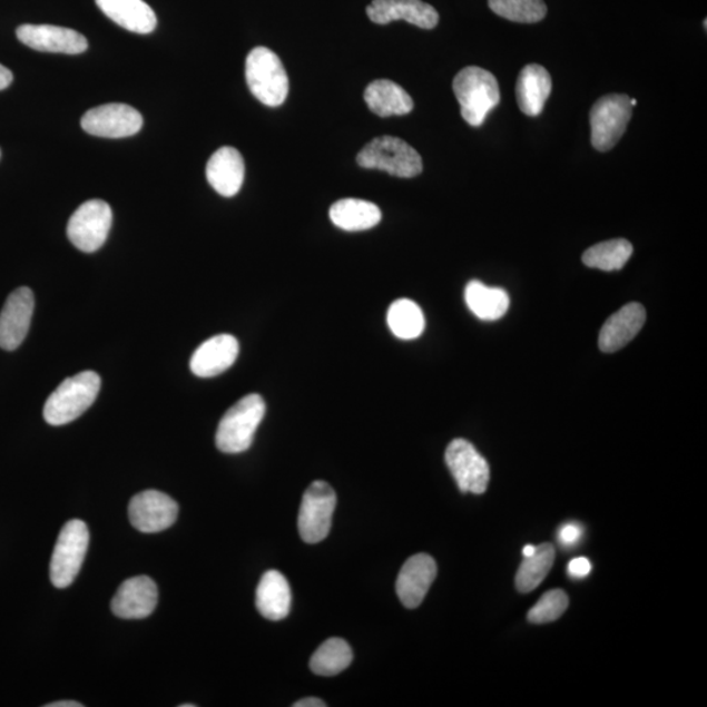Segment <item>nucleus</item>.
Returning <instances> with one entry per match:
<instances>
[{
	"label": "nucleus",
	"mask_w": 707,
	"mask_h": 707,
	"mask_svg": "<svg viewBox=\"0 0 707 707\" xmlns=\"http://www.w3.org/2000/svg\"><path fill=\"white\" fill-rule=\"evenodd\" d=\"M452 88L460 104L461 116L473 128H480L490 111L501 101L497 78L478 66L461 70L453 79Z\"/></svg>",
	"instance_id": "f257e3e1"
},
{
	"label": "nucleus",
	"mask_w": 707,
	"mask_h": 707,
	"mask_svg": "<svg viewBox=\"0 0 707 707\" xmlns=\"http://www.w3.org/2000/svg\"><path fill=\"white\" fill-rule=\"evenodd\" d=\"M17 36L28 48L43 53L77 56L88 49L86 37L70 28L24 24L18 28Z\"/></svg>",
	"instance_id": "ddd939ff"
},
{
	"label": "nucleus",
	"mask_w": 707,
	"mask_h": 707,
	"mask_svg": "<svg viewBox=\"0 0 707 707\" xmlns=\"http://www.w3.org/2000/svg\"><path fill=\"white\" fill-rule=\"evenodd\" d=\"M534 552H536V547L533 546H526L523 549L524 558L531 557Z\"/></svg>",
	"instance_id": "4c0bfd02"
},
{
	"label": "nucleus",
	"mask_w": 707,
	"mask_h": 707,
	"mask_svg": "<svg viewBox=\"0 0 707 707\" xmlns=\"http://www.w3.org/2000/svg\"><path fill=\"white\" fill-rule=\"evenodd\" d=\"M554 560L556 549L549 542L536 548V552L520 564L515 580L518 590L528 593L538 588L549 575Z\"/></svg>",
	"instance_id": "cd10ccee"
},
{
	"label": "nucleus",
	"mask_w": 707,
	"mask_h": 707,
	"mask_svg": "<svg viewBox=\"0 0 707 707\" xmlns=\"http://www.w3.org/2000/svg\"><path fill=\"white\" fill-rule=\"evenodd\" d=\"M35 296L31 288L20 287L7 300L0 314V347L13 352L26 340L31 327Z\"/></svg>",
	"instance_id": "4468645a"
},
{
	"label": "nucleus",
	"mask_w": 707,
	"mask_h": 707,
	"mask_svg": "<svg viewBox=\"0 0 707 707\" xmlns=\"http://www.w3.org/2000/svg\"><path fill=\"white\" fill-rule=\"evenodd\" d=\"M490 10L503 19L533 24L547 17L544 0H489Z\"/></svg>",
	"instance_id": "7c9ffc66"
},
{
	"label": "nucleus",
	"mask_w": 707,
	"mask_h": 707,
	"mask_svg": "<svg viewBox=\"0 0 707 707\" xmlns=\"http://www.w3.org/2000/svg\"><path fill=\"white\" fill-rule=\"evenodd\" d=\"M550 92H552V77L544 67L534 63L523 67L517 81V100L520 110L526 116L541 115Z\"/></svg>",
	"instance_id": "412c9836"
},
{
	"label": "nucleus",
	"mask_w": 707,
	"mask_h": 707,
	"mask_svg": "<svg viewBox=\"0 0 707 707\" xmlns=\"http://www.w3.org/2000/svg\"><path fill=\"white\" fill-rule=\"evenodd\" d=\"M366 11L370 20L379 26L405 20L422 29H434L439 22L438 11L422 0H372Z\"/></svg>",
	"instance_id": "dca6fc26"
},
{
	"label": "nucleus",
	"mask_w": 707,
	"mask_h": 707,
	"mask_svg": "<svg viewBox=\"0 0 707 707\" xmlns=\"http://www.w3.org/2000/svg\"><path fill=\"white\" fill-rule=\"evenodd\" d=\"M158 587L151 578L140 576L125 580L118 588L111 610L125 620H140L150 616L158 606Z\"/></svg>",
	"instance_id": "2eb2a0df"
},
{
	"label": "nucleus",
	"mask_w": 707,
	"mask_h": 707,
	"mask_svg": "<svg viewBox=\"0 0 707 707\" xmlns=\"http://www.w3.org/2000/svg\"><path fill=\"white\" fill-rule=\"evenodd\" d=\"M293 595L285 576L277 570L266 571L256 591V607L265 619H286L292 610Z\"/></svg>",
	"instance_id": "5701e85b"
},
{
	"label": "nucleus",
	"mask_w": 707,
	"mask_h": 707,
	"mask_svg": "<svg viewBox=\"0 0 707 707\" xmlns=\"http://www.w3.org/2000/svg\"><path fill=\"white\" fill-rule=\"evenodd\" d=\"M386 322L391 332L400 340L419 338L424 331V316L419 304L409 300L393 302Z\"/></svg>",
	"instance_id": "c85d7f7f"
},
{
	"label": "nucleus",
	"mask_w": 707,
	"mask_h": 707,
	"mask_svg": "<svg viewBox=\"0 0 707 707\" xmlns=\"http://www.w3.org/2000/svg\"><path fill=\"white\" fill-rule=\"evenodd\" d=\"M240 346L230 334H219L200 345L190 360V370L198 377L223 374L236 362Z\"/></svg>",
	"instance_id": "a211bd4d"
},
{
	"label": "nucleus",
	"mask_w": 707,
	"mask_h": 707,
	"mask_svg": "<svg viewBox=\"0 0 707 707\" xmlns=\"http://www.w3.org/2000/svg\"><path fill=\"white\" fill-rule=\"evenodd\" d=\"M180 707H196V705L195 704H184V705H180Z\"/></svg>",
	"instance_id": "58836bf2"
},
{
	"label": "nucleus",
	"mask_w": 707,
	"mask_h": 707,
	"mask_svg": "<svg viewBox=\"0 0 707 707\" xmlns=\"http://www.w3.org/2000/svg\"><path fill=\"white\" fill-rule=\"evenodd\" d=\"M364 101L379 117L405 116L414 108L413 99L403 87L389 79L372 81L364 91Z\"/></svg>",
	"instance_id": "b1692460"
},
{
	"label": "nucleus",
	"mask_w": 707,
	"mask_h": 707,
	"mask_svg": "<svg viewBox=\"0 0 707 707\" xmlns=\"http://www.w3.org/2000/svg\"><path fill=\"white\" fill-rule=\"evenodd\" d=\"M445 464L455 479L461 493L483 494L490 481L485 458L465 439H455L445 451Z\"/></svg>",
	"instance_id": "9d476101"
},
{
	"label": "nucleus",
	"mask_w": 707,
	"mask_h": 707,
	"mask_svg": "<svg viewBox=\"0 0 707 707\" xmlns=\"http://www.w3.org/2000/svg\"><path fill=\"white\" fill-rule=\"evenodd\" d=\"M114 213L106 200L91 199L78 207L67 225V236L73 247L81 252L94 253L106 244Z\"/></svg>",
	"instance_id": "1a4fd4ad"
},
{
	"label": "nucleus",
	"mask_w": 707,
	"mask_h": 707,
	"mask_svg": "<svg viewBox=\"0 0 707 707\" xmlns=\"http://www.w3.org/2000/svg\"><path fill=\"white\" fill-rule=\"evenodd\" d=\"M436 572L433 557L420 553L409 558L396 582V591L404 607L414 609L422 605L436 578Z\"/></svg>",
	"instance_id": "f3484780"
},
{
	"label": "nucleus",
	"mask_w": 707,
	"mask_h": 707,
	"mask_svg": "<svg viewBox=\"0 0 707 707\" xmlns=\"http://www.w3.org/2000/svg\"><path fill=\"white\" fill-rule=\"evenodd\" d=\"M632 255V245L625 239H615L593 245L583 255V264L602 272L621 271Z\"/></svg>",
	"instance_id": "c756f323"
},
{
	"label": "nucleus",
	"mask_w": 707,
	"mask_h": 707,
	"mask_svg": "<svg viewBox=\"0 0 707 707\" xmlns=\"http://www.w3.org/2000/svg\"><path fill=\"white\" fill-rule=\"evenodd\" d=\"M330 217L334 226L348 233H359L377 226L382 220V212L369 200L345 198L331 207Z\"/></svg>",
	"instance_id": "393cba45"
},
{
	"label": "nucleus",
	"mask_w": 707,
	"mask_h": 707,
	"mask_svg": "<svg viewBox=\"0 0 707 707\" xmlns=\"http://www.w3.org/2000/svg\"><path fill=\"white\" fill-rule=\"evenodd\" d=\"M352 647L341 638H330L312 655L310 667L318 676H336L352 665Z\"/></svg>",
	"instance_id": "bb28decb"
},
{
	"label": "nucleus",
	"mask_w": 707,
	"mask_h": 707,
	"mask_svg": "<svg viewBox=\"0 0 707 707\" xmlns=\"http://www.w3.org/2000/svg\"><path fill=\"white\" fill-rule=\"evenodd\" d=\"M13 81V73L3 65H0V91L9 88Z\"/></svg>",
	"instance_id": "f704fd0d"
},
{
	"label": "nucleus",
	"mask_w": 707,
	"mask_h": 707,
	"mask_svg": "<svg viewBox=\"0 0 707 707\" xmlns=\"http://www.w3.org/2000/svg\"><path fill=\"white\" fill-rule=\"evenodd\" d=\"M646 322L644 305L630 303L625 305L602 325L599 336L601 352L615 353L629 344L637 336Z\"/></svg>",
	"instance_id": "aec40b11"
},
{
	"label": "nucleus",
	"mask_w": 707,
	"mask_h": 707,
	"mask_svg": "<svg viewBox=\"0 0 707 707\" xmlns=\"http://www.w3.org/2000/svg\"><path fill=\"white\" fill-rule=\"evenodd\" d=\"M326 704L323 699L316 697L303 698L301 701L294 704V707H325Z\"/></svg>",
	"instance_id": "c9c22d12"
},
{
	"label": "nucleus",
	"mask_w": 707,
	"mask_h": 707,
	"mask_svg": "<svg viewBox=\"0 0 707 707\" xmlns=\"http://www.w3.org/2000/svg\"><path fill=\"white\" fill-rule=\"evenodd\" d=\"M336 504V491L325 481H315L305 490L297 518V528L304 542L317 544L326 539Z\"/></svg>",
	"instance_id": "6e6552de"
},
{
	"label": "nucleus",
	"mask_w": 707,
	"mask_h": 707,
	"mask_svg": "<svg viewBox=\"0 0 707 707\" xmlns=\"http://www.w3.org/2000/svg\"><path fill=\"white\" fill-rule=\"evenodd\" d=\"M144 126V117L126 104H106L88 110L81 118V128L91 136L120 139L136 136Z\"/></svg>",
	"instance_id": "9b49d317"
},
{
	"label": "nucleus",
	"mask_w": 707,
	"mask_h": 707,
	"mask_svg": "<svg viewBox=\"0 0 707 707\" xmlns=\"http://www.w3.org/2000/svg\"><path fill=\"white\" fill-rule=\"evenodd\" d=\"M178 505L167 494L158 490H146L132 498L129 519L136 530L158 533L168 530L176 522Z\"/></svg>",
	"instance_id": "f8f14e48"
},
{
	"label": "nucleus",
	"mask_w": 707,
	"mask_h": 707,
	"mask_svg": "<svg viewBox=\"0 0 707 707\" xmlns=\"http://www.w3.org/2000/svg\"><path fill=\"white\" fill-rule=\"evenodd\" d=\"M245 176L243 156L234 147H222L207 161L206 177L213 189L223 197H234L240 192Z\"/></svg>",
	"instance_id": "6ab92c4d"
},
{
	"label": "nucleus",
	"mask_w": 707,
	"mask_h": 707,
	"mask_svg": "<svg viewBox=\"0 0 707 707\" xmlns=\"http://www.w3.org/2000/svg\"><path fill=\"white\" fill-rule=\"evenodd\" d=\"M362 168L384 170L391 176L412 178L422 174L421 155L405 140L396 137H379L356 156Z\"/></svg>",
	"instance_id": "39448f33"
},
{
	"label": "nucleus",
	"mask_w": 707,
	"mask_h": 707,
	"mask_svg": "<svg viewBox=\"0 0 707 707\" xmlns=\"http://www.w3.org/2000/svg\"><path fill=\"white\" fill-rule=\"evenodd\" d=\"M101 379L94 371L67 377L50 394L43 406V419L51 426H63L79 419L99 396Z\"/></svg>",
	"instance_id": "f03ea898"
},
{
	"label": "nucleus",
	"mask_w": 707,
	"mask_h": 707,
	"mask_svg": "<svg viewBox=\"0 0 707 707\" xmlns=\"http://www.w3.org/2000/svg\"><path fill=\"white\" fill-rule=\"evenodd\" d=\"M265 413V401L259 394H247L237 401L219 422L215 436L219 451L242 453L249 450Z\"/></svg>",
	"instance_id": "7ed1b4c3"
},
{
	"label": "nucleus",
	"mask_w": 707,
	"mask_h": 707,
	"mask_svg": "<svg viewBox=\"0 0 707 707\" xmlns=\"http://www.w3.org/2000/svg\"><path fill=\"white\" fill-rule=\"evenodd\" d=\"M582 527L577 523H568L561 527L560 532H558V539H560L563 547H572L582 538Z\"/></svg>",
	"instance_id": "473e14b6"
},
{
	"label": "nucleus",
	"mask_w": 707,
	"mask_h": 707,
	"mask_svg": "<svg viewBox=\"0 0 707 707\" xmlns=\"http://www.w3.org/2000/svg\"><path fill=\"white\" fill-rule=\"evenodd\" d=\"M569 607V598L562 590L549 591L542 597L528 613V620L533 623L553 622L566 612Z\"/></svg>",
	"instance_id": "2f4dec72"
},
{
	"label": "nucleus",
	"mask_w": 707,
	"mask_h": 707,
	"mask_svg": "<svg viewBox=\"0 0 707 707\" xmlns=\"http://www.w3.org/2000/svg\"><path fill=\"white\" fill-rule=\"evenodd\" d=\"M568 570L571 577L585 578L590 575L591 562L585 557L575 558V560L569 563Z\"/></svg>",
	"instance_id": "72a5a7b5"
},
{
	"label": "nucleus",
	"mask_w": 707,
	"mask_h": 707,
	"mask_svg": "<svg viewBox=\"0 0 707 707\" xmlns=\"http://www.w3.org/2000/svg\"><path fill=\"white\" fill-rule=\"evenodd\" d=\"M45 707H84V705L77 701H58V703L45 705Z\"/></svg>",
	"instance_id": "e433bc0d"
},
{
	"label": "nucleus",
	"mask_w": 707,
	"mask_h": 707,
	"mask_svg": "<svg viewBox=\"0 0 707 707\" xmlns=\"http://www.w3.org/2000/svg\"><path fill=\"white\" fill-rule=\"evenodd\" d=\"M631 114L632 106L627 95H607L595 102L590 114L591 141L595 150H612L627 131Z\"/></svg>",
	"instance_id": "0eeeda50"
},
{
	"label": "nucleus",
	"mask_w": 707,
	"mask_h": 707,
	"mask_svg": "<svg viewBox=\"0 0 707 707\" xmlns=\"http://www.w3.org/2000/svg\"><path fill=\"white\" fill-rule=\"evenodd\" d=\"M107 17L128 31L137 35H150L158 26V19L145 0H96Z\"/></svg>",
	"instance_id": "4be33fe9"
},
{
	"label": "nucleus",
	"mask_w": 707,
	"mask_h": 707,
	"mask_svg": "<svg viewBox=\"0 0 707 707\" xmlns=\"http://www.w3.org/2000/svg\"><path fill=\"white\" fill-rule=\"evenodd\" d=\"M245 78L251 92L264 106L277 108L286 101L288 77L277 55L258 47L251 51L245 62Z\"/></svg>",
	"instance_id": "20e7f679"
},
{
	"label": "nucleus",
	"mask_w": 707,
	"mask_h": 707,
	"mask_svg": "<svg viewBox=\"0 0 707 707\" xmlns=\"http://www.w3.org/2000/svg\"><path fill=\"white\" fill-rule=\"evenodd\" d=\"M465 302L469 310L483 322H495L502 318L510 307V297L504 289L489 287L480 281L468 283Z\"/></svg>",
	"instance_id": "a878e982"
},
{
	"label": "nucleus",
	"mask_w": 707,
	"mask_h": 707,
	"mask_svg": "<svg viewBox=\"0 0 707 707\" xmlns=\"http://www.w3.org/2000/svg\"><path fill=\"white\" fill-rule=\"evenodd\" d=\"M89 546V531L81 520L67 522L58 536L50 561V580L58 588L69 587L79 575Z\"/></svg>",
	"instance_id": "423d86ee"
}]
</instances>
